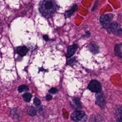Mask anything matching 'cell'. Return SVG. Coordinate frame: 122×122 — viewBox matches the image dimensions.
<instances>
[{
	"mask_svg": "<svg viewBox=\"0 0 122 122\" xmlns=\"http://www.w3.org/2000/svg\"><path fill=\"white\" fill-rule=\"evenodd\" d=\"M114 15L113 14H105L102 15L100 17V21L101 23L102 27L108 30L111 24V21L112 18L113 17Z\"/></svg>",
	"mask_w": 122,
	"mask_h": 122,
	"instance_id": "cell-2",
	"label": "cell"
},
{
	"mask_svg": "<svg viewBox=\"0 0 122 122\" xmlns=\"http://www.w3.org/2000/svg\"><path fill=\"white\" fill-rule=\"evenodd\" d=\"M75 58H72L70 60H69L68 62H67V64H69V65H72L74 63V62H75Z\"/></svg>",
	"mask_w": 122,
	"mask_h": 122,
	"instance_id": "cell-18",
	"label": "cell"
},
{
	"mask_svg": "<svg viewBox=\"0 0 122 122\" xmlns=\"http://www.w3.org/2000/svg\"><path fill=\"white\" fill-rule=\"evenodd\" d=\"M26 112L31 116H34L36 114V111L34 107L29 106L26 108Z\"/></svg>",
	"mask_w": 122,
	"mask_h": 122,
	"instance_id": "cell-13",
	"label": "cell"
},
{
	"mask_svg": "<svg viewBox=\"0 0 122 122\" xmlns=\"http://www.w3.org/2000/svg\"><path fill=\"white\" fill-rule=\"evenodd\" d=\"M85 116V113L83 111H76L72 113L71 115V118L73 120L76 122L80 121L82 118L83 119Z\"/></svg>",
	"mask_w": 122,
	"mask_h": 122,
	"instance_id": "cell-6",
	"label": "cell"
},
{
	"mask_svg": "<svg viewBox=\"0 0 122 122\" xmlns=\"http://www.w3.org/2000/svg\"><path fill=\"white\" fill-rule=\"evenodd\" d=\"M73 102L75 103V104L78 107H81V102L80 101V99L79 98H76L73 100Z\"/></svg>",
	"mask_w": 122,
	"mask_h": 122,
	"instance_id": "cell-16",
	"label": "cell"
},
{
	"mask_svg": "<svg viewBox=\"0 0 122 122\" xmlns=\"http://www.w3.org/2000/svg\"><path fill=\"white\" fill-rule=\"evenodd\" d=\"M88 89L91 92L97 93L102 92V85L98 81L93 80L89 83Z\"/></svg>",
	"mask_w": 122,
	"mask_h": 122,
	"instance_id": "cell-4",
	"label": "cell"
},
{
	"mask_svg": "<svg viewBox=\"0 0 122 122\" xmlns=\"http://www.w3.org/2000/svg\"><path fill=\"white\" fill-rule=\"evenodd\" d=\"M95 97H96V102H95L96 104H97L101 109H104L105 106L106 102H105V96L104 95L103 92H101L99 93H96Z\"/></svg>",
	"mask_w": 122,
	"mask_h": 122,
	"instance_id": "cell-5",
	"label": "cell"
},
{
	"mask_svg": "<svg viewBox=\"0 0 122 122\" xmlns=\"http://www.w3.org/2000/svg\"><path fill=\"white\" fill-rule=\"evenodd\" d=\"M77 48L78 45L77 44H73L72 45L69 46L68 48L67 52L66 54V56L67 58H70L71 57L75 52Z\"/></svg>",
	"mask_w": 122,
	"mask_h": 122,
	"instance_id": "cell-7",
	"label": "cell"
},
{
	"mask_svg": "<svg viewBox=\"0 0 122 122\" xmlns=\"http://www.w3.org/2000/svg\"><path fill=\"white\" fill-rule=\"evenodd\" d=\"M52 98V96L51 95H47L46 97V100L47 101H50Z\"/></svg>",
	"mask_w": 122,
	"mask_h": 122,
	"instance_id": "cell-20",
	"label": "cell"
},
{
	"mask_svg": "<svg viewBox=\"0 0 122 122\" xmlns=\"http://www.w3.org/2000/svg\"><path fill=\"white\" fill-rule=\"evenodd\" d=\"M33 102H34V104L36 106H39L41 103L40 100L37 97L34 98V99L33 100Z\"/></svg>",
	"mask_w": 122,
	"mask_h": 122,
	"instance_id": "cell-17",
	"label": "cell"
},
{
	"mask_svg": "<svg viewBox=\"0 0 122 122\" xmlns=\"http://www.w3.org/2000/svg\"><path fill=\"white\" fill-rule=\"evenodd\" d=\"M107 30L109 33H112L119 37L122 35V28L120 27L119 24L115 21L111 23L109 29Z\"/></svg>",
	"mask_w": 122,
	"mask_h": 122,
	"instance_id": "cell-3",
	"label": "cell"
},
{
	"mask_svg": "<svg viewBox=\"0 0 122 122\" xmlns=\"http://www.w3.org/2000/svg\"><path fill=\"white\" fill-rule=\"evenodd\" d=\"M29 90V88L26 85H21L18 88V91L19 92H27Z\"/></svg>",
	"mask_w": 122,
	"mask_h": 122,
	"instance_id": "cell-15",
	"label": "cell"
},
{
	"mask_svg": "<svg viewBox=\"0 0 122 122\" xmlns=\"http://www.w3.org/2000/svg\"><path fill=\"white\" fill-rule=\"evenodd\" d=\"M77 5L76 4H74L72 8L69 10H67L65 12L64 15L66 18H68L71 17L72 14L77 10Z\"/></svg>",
	"mask_w": 122,
	"mask_h": 122,
	"instance_id": "cell-12",
	"label": "cell"
},
{
	"mask_svg": "<svg viewBox=\"0 0 122 122\" xmlns=\"http://www.w3.org/2000/svg\"><path fill=\"white\" fill-rule=\"evenodd\" d=\"M90 51L94 54H96L99 52V47L95 42H91L88 46Z\"/></svg>",
	"mask_w": 122,
	"mask_h": 122,
	"instance_id": "cell-8",
	"label": "cell"
},
{
	"mask_svg": "<svg viewBox=\"0 0 122 122\" xmlns=\"http://www.w3.org/2000/svg\"><path fill=\"white\" fill-rule=\"evenodd\" d=\"M22 97H23V99H24V100L26 102H30V100L32 98V94H30V93L26 92L23 95Z\"/></svg>",
	"mask_w": 122,
	"mask_h": 122,
	"instance_id": "cell-14",
	"label": "cell"
},
{
	"mask_svg": "<svg viewBox=\"0 0 122 122\" xmlns=\"http://www.w3.org/2000/svg\"><path fill=\"white\" fill-rule=\"evenodd\" d=\"M16 51L21 56H25L28 51V49L24 46H21L18 47L16 50Z\"/></svg>",
	"mask_w": 122,
	"mask_h": 122,
	"instance_id": "cell-9",
	"label": "cell"
},
{
	"mask_svg": "<svg viewBox=\"0 0 122 122\" xmlns=\"http://www.w3.org/2000/svg\"><path fill=\"white\" fill-rule=\"evenodd\" d=\"M122 47V43L116 44L115 45L114 48V54L116 56L122 58V51H121V48Z\"/></svg>",
	"mask_w": 122,
	"mask_h": 122,
	"instance_id": "cell-11",
	"label": "cell"
},
{
	"mask_svg": "<svg viewBox=\"0 0 122 122\" xmlns=\"http://www.w3.org/2000/svg\"><path fill=\"white\" fill-rule=\"evenodd\" d=\"M43 39H44L45 40H46V41H47V40L49 39L48 36L46 35H43Z\"/></svg>",
	"mask_w": 122,
	"mask_h": 122,
	"instance_id": "cell-21",
	"label": "cell"
},
{
	"mask_svg": "<svg viewBox=\"0 0 122 122\" xmlns=\"http://www.w3.org/2000/svg\"><path fill=\"white\" fill-rule=\"evenodd\" d=\"M115 116L117 122H122V107L119 106L115 111Z\"/></svg>",
	"mask_w": 122,
	"mask_h": 122,
	"instance_id": "cell-10",
	"label": "cell"
},
{
	"mask_svg": "<svg viewBox=\"0 0 122 122\" xmlns=\"http://www.w3.org/2000/svg\"><path fill=\"white\" fill-rule=\"evenodd\" d=\"M49 92L51 94H55L57 92V89L55 88H52L49 90Z\"/></svg>",
	"mask_w": 122,
	"mask_h": 122,
	"instance_id": "cell-19",
	"label": "cell"
},
{
	"mask_svg": "<svg viewBox=\"0 0 122 122\" xmlns=\"http://www.w3.org/2000/svg\"><path fill=\"white\" fill-rule=\"evenodd\" d=\"M57 7L54 1L43 0L40 3L39 10L43 16L49 18L56 11Z\"/></svg>",
	"mask_w": 122,
	"mask_h": 122,
	"instance_id": "cell-1",
	"label": "cell"
}]
</instances>
